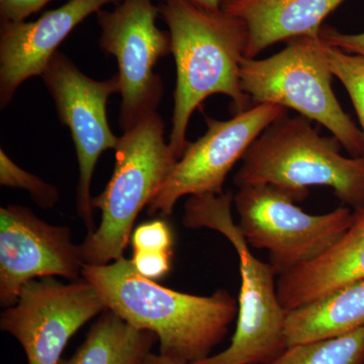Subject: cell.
I'll use <instances>...</instances> for the list:
<instances>
[{"label": "cell", "mask_w": 364, "mask_h": 364, "mask_svg": "<svg viewBox=\"0 0 364 364\" xmlns=\"http://www.w3.org/2000/svg\"><path fill=\"white\" fill-rule=\"evenodd\" d=\"M159 6L153 0H123L112 11L97 13L102 30L100 44L117 62L122 95L119 124L128 131L143 117L157 112L163 95L161 77L154 68L172 53L169 32L160 30Z\"/></svg>", "instance_id": "obj_8"}, {"label": "cell", "mask_w": 364, "mask_h": 364, "mask_svg": "<svg viewBox=\"0 0 364 364\" xmlns=\"http://www.w3.org/2000/svg\"><path fill=\"white\" fill-rule=\"evenodd\" d=\"M321 39L326 44L338 48L349 54L364 57V33H343L328 26H323L320 31Z\"/></svg>", "instance_id": "obj_24"}, {"label": "cell", "mask_w": 364, "mask_h": 364, "mask_svg": "<svg viewBox=\"0 0 364 364\" xmlns=\"http://www.w3.org/2000/svg\"><path fill=\"white\" fill-rule=\"evenodd\" d=\"M324 50L333 76L339 79L351 98L364 136V57L349 54L326 43Z\"/></svg>", "instance_id": "obj_19"}, {"label": "cell", "mask_w": 364, "mask_h": 364, "mask_svg": "<svg viewBox=\"0 0 364 364\" xmlns=\"http://www.w3.org/2000/svg\"><path fill=\"white\" fill-rule=\"evenodd\" d=\"M160 16L168 26L176 85L169 146L177 160L188 147L186 130L203 100L224 95L238 112L252 107L242 90L241 62L248 33L241 18L220 9L205 11L188 0H163Z\"/></svg>", "instance_id": "obj_2"}, {"label": "cell", "mask_w": 364, "mask_h": 364, "mask_svg": "<svg viewBox=\"0 0 364 364\" xmlns=\"http://www.w3.org/2000/svg\"><path fill=\"white\" fill-rule=\"evenodd\" d=\"M345 0H223L222 9L247 28L246 58L279 42L318 36L325 18Z\"/></svg>", "instance_id": "obj_15"}, {"label": "cell", "mask_w": 364, "mask_h": 364, "mask_svg": "<svg viewBox=\"0 0 364 364\" xmlns=\"http://www.w3.org/2000/svg\"><path fill=\"white\" fill-rule=\"evenodd\" d=\"M107 310L85 279L62 284L53 277L28 282L16 305L6 309L0 328L18 340L28 364H58L72 336Z\"/></svg>", "instance_id": "obj_11"}, {"label": "cell", "mask_w": 364, "mask_h": 364, "mask_svg": "<svg viewBox=\"0 0 364 364\" xmlns=\"http://www.w3.org/2000/svg\"><path fill=\"white\" fill-rule=\"evenodd\" d=\"M55 0H0L1 23H21Z\"/></svg>", "instance_id": "obj_23"}, {"label": "cell", "mask_w": 364, "mask_h": 364, "mask_svg": "<svg viewBox=\"0 0 364 364\" xmlns=\"http://www.w3.org/2000/svg\"><path fill=\"white\" fill-rule=\"evenodd\" d=\"M171 252H146L134 251L131 259L136 272L146 279H161L170 269Z\"/></svg>", "instance_id": "obj_22"}, {"label": "cell", "mask_w": 364, "mask_h": 364, "mask_svg": "<svg viewBox=\"0 0 364 364\" xmlns=\"http://www.w3.org/2000/svg\"><path fill=\"white\" fill-rule=\"evenodd\" d=\"M265 364H364V327L343 336L287 347Z\"/></svg>", "instance_id": "obj_18"}, {"label": "cell", "mask_w": 364, "mask_h": 364, "mask_svg": "<svg viewBox=\"0 0 364 364\" xmlns=\"http://www.w3.org/2000/svg\"><path fill=\"white\" fill-rule=\"evenodd\" d=\"M363 279L364 207L353 210L350 227L329 250L280 275L277 294L282 308L291 311Z\"/></svg>", "instance_id": "obj_14"}, {"label": "cell", "mask_w": 364, "mask_h": 364, "mask_svg": "<svg viewBox=\"0 0 364 364\" xmlns=\"http://www.w3.org/2000/svg\"><path fill=\"white\" fill-rule=\"evenodd\" d=\"M335 136H323L303 116L279 117L249 147L235 174L238 188L270 184L305 200L311 186H328L352 210L364 207V158L345 157Z\"/></svg>", "instance_id": "obj_3"}, {"label": "cell", "mask_w": 364, "mask_h": 364, "mask_svg": "<svg viewBox=\"0 0 364 364\" xmlns=\"http://www.w3.org/2000/svg\"><path fill=\"white\" fill-rule=\"evenodd\" d=\"M234 195L193 196L184 207L183 225L189 229L215 230L226 237L239 257L241 289L238 320L231 344L225 350L191 364H265L287 349V311L277 294L275 272L269 263L253 255L232 217Z\"/></svg>", "instance_id": "obj_4"}, {"label": "cell", "mask_w": 364, "mask_h": 364, "mask_svg": "<svg viewBox=\"0 0 364 364\" xmlns=\"http://www.w3.org/2000/svg\"><path fill=\"white\" fill-rule=\"evenodd\" d=\"M41 77L54 100L60 122L70 131L79 167L76 207L91 233L97 229L90 195L95 166L102 153L116 149L119 142L107 116V100L119 93V77L117 74L102 81L88 77L59 51Z\"/></svg>", "instance_id": "obj_9"}, {"label": "cell", "mask_w": 364, "mask_h": 364, "mask_svg": "<svg viewBox=\"0 0 364 364\" xmlns=\"http://www.w3.org/2000/svg\"><path fill=\"white\" fill-rule=\"evenodd\" d=\"M123 0H69L37 21L1 23L0 28V105L11 104L28 78L42 76L59 46L91 14Z\"/></svg>", "instance_id": "obj_13"}, {"label": "cell", "mask_w": 364, "mask_h": 364, "mask_svg": "<svg viewBox=\"0 0 364 364\" xmlns=\"http://www.w3.org/2000/svg\"><path fill=\"white\" fill-rule=\"evenodd\" d=\"M85 262L70 228L52 226L30 208H0V305H16L23 287L38 277L80 279Z\"/></svg>", "instance_id": "obj_12"}, {"label": "cell", "mask_w": 364, "mask_h": 364, "mask_svg": "<svg viewBox=\"0 0 364 364\" xmlns=\"http://www.w3.org/2000/svg\"><path fill=\"white\" fill-rule=\"evenodd\" d=\"M131 241L134 251L171 252V230L168 224L161 220H155L136 228Z\"/></svg>", "instance_id": "obj_21"}, {"label": "cell", "mask_w": 364, "mask_h": 364, "mask_svg": "<svg viewBox=\"0 0 364 364\" xmlns=\"http://www.w3.org/2000/svg\"><path fill=\"white\" fill-rule=\"evenodd\" d=\"M298 202L301 198L293 191L270 184L243 186L234 196L239 230L249 245L267 251L277 277L329 250L352 223L350 208L309 215Z\"/></svg>", "instance_id": "obj_7"}, {"label": "cell", "mask_w": 364, "mask_h": 364, "mask_svg": "<svg viewBox=\"0 0 364 364\" xmlns=\"http://www.w3.org/2000/svg\"><path fill=\"white\" fill-rule=\"evenodd\" d=\"M287 109L280 105H253L227 121L205 117L208 130L188 143L149 205V214L169 215L182 196L222 195L229 172L243 159L265 129Z\"/></svg>", "instance_id": "obj_10"}, {"label": "cell", "mask_w": 364, "mask_h": 364, "mask_svg": "<svg viewBox=\"0 0 364 364\" xmlns=\"http://www.w3.org/2000/svg\"><path fill=\"white\" fill-rule=\"evenodd\" d=\"M157 341L154 333L136 329L107 310L75 353L58 364H142Z\"/></svg>", "instance_id": "obj_17"}, {"label": "cell", "mask_w": 364, "mask_h": 364, "mask_svg": "<svg viewBox=\"0 0 364 364\" xmlns=\"http://www.w3.org/2000/svg\"><path fill=\"white\" fill-rule=\"evenodd\" d=\"M114 151L111 181L92 198L102 221L79 245L85 264L107 265L124 257L139 213L148 207L177 162L157 112L124 131Z\"/></svg>", "instance_id": "obj_5"}, {"label": "cell", "mask_w": 364, "mask_h": 364, "mask_svg": "<svg viewBox=\"0 0 364 364\" xmlns=\"http://www.w3.org/2000/svg\"><path fill=\"white\" fill-rule=\"evenodd\" d=\"M364 327V279L287 311V347L343 336Z\"/></svg>", "instance_id": "obj_16"}, {"label": "cell", "mask_w": 364, "mask_h": 364, "mask_svg": "<svg viewBox=\"0 0 364 364\" xmlns=\"http://www.w3.org/2000/svg\"><path fill=\"white\" fill-rule=\"evenodd\" d=\"M107 310L136 329L154 333L160 354L191 364L210 356L238 316V304L225 289L212 296L181 293L146 279L127 258L107 265L85 264L82 275Z\"/></svg>", "instance_id": "obj_1"}, {"label": "cell", "mask_w": 364, "mask_h": 364, "mask_svg": "<svg viewBox=\"0 0 364 364\" xmlns=\"http://www.w3.org/2000/svg\"><path fill=\"white\" fill-rule=\"evenodd\" d=\"M0 184L6 188L28 191L35 203L43 208H51L59 200L58 189L18 167L2 149L0 150Z\"/></svg>", "instance_id": "obj_20"}, {"label": "cell", "mask_w": 364, "mask_h": 364, "mask_svg": "<svg viewBox=\"0 0 364 364\" xmlns=\"http://www.w3.org/2000/svg\"><path fill=\"white\" fill-rule=\"evenodd\" d=\"M188 1L205 11H217L222 9L223 0H188Z\"/></svg>", "instance_id": "obj_25"}, {"label": "cell", "mask_w": 364, "mask_h": 364, "mask_svg": "<svg viewBox=\"0 0 364 364\" xmlns=\"http://www.w3.org/2000/svg\"><path fill=\"white\" fill-rule=\"evenodd\" d=\"M318 36L287 41L284 50L265 59L244 57L242 90L252 105L270 104L294 109L331 132L354 158L363 157L364 136L340 105L332 90L333 76Z\"/></svg>", "instance_id": "obj_6"}, {"label": "cell", "mask_w": 364, "mask_h": 364, "mask_svg": "<svg viewBox=\"0 0 364 364\" xmlns=\"http://www.w3.org/2000/svg\"><path fill=\"white\" fill-rule=\"evenodd\" d=\"M177 361L172 360L166 356H163L161 354H148L147 358L143 361L142 364H177Z\"/></svg>", "instance_id": "obj_26"}]
</instances>
